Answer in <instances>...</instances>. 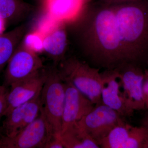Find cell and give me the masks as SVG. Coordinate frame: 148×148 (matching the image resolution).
<instances>
[{"instance_id":"1","label":"cell","mask_w":148,"mask_h":148,"mask_svg":"<svg viewBox=\"0 0 148 148\" xmlns=\"http://www.w3.org/2000/svg\"><path fill=\"white\" fill-rule=\"evenodd\" d=\"M113 5L126 62L139 65L148 59V0Z\"/></svg>"},{"instance_id":"2","label":"cell","mask_w":148,"mask_h":148,"mask_svg":"<svg viewBox=\"0 0 148 148\" xmlns=\"http://www.w3.org/2000/svg\"><path fill=\"white\" fill-rule=\"evenodd\" d=\"M88 34V56L93 64L106 69L126 63L117 28L113 5L95 12Z\"/></svg>"},{"instance_id":"3","label":"cell","mask_w":148,"mask_h":148,"mask_svg":"<svg viewBox=\"0 0 148 148\" xmlns=\"http://www.w3.org/2000/svg\"><path fill=\"white\" fill-rule=\"evenodd\" d=\"M59 71L64 81L73 85L95 106L102 103V75L99 69L71 58L62 61Z\"/></svg>"},{"instance_id":"4","label":"cell","mask_w":148,"mask_h":148,"mask_svg":"<svg viewBox=\"0 0 148 148\" xmlns=\"http://www.w3.org/2000/svg\"><path fill=\"white\" fill-rule=\"evenodd\" d=\"M42 109L51 132L60 136L65 100V82L59 70L48 71L47 78L41 92Z\"/></svg>"},{"instance_id":"5","label":"cell","mask_w":148,"mask_h":148,"mask_svg":"<svg viewBox=\"0 0 148 148\" xmlns=\"http://www.w3.org/2000/svg\"><path fill=\"white\" fill-rule=\"evenodd\" d=\"M53 135L42 109L38 118L12 137L3 135L0 148H45Z\"/></svg>"},{"instance_id":"6","label":"cell","mask_w":148,"mask_h":148,"mask_svg":"<svg viewBox=\"0 0 148 148\" xmlns=\"http://www.w3.org/2000/svg\"><path fill=\"white\" fill-rule=\"evenodd\" d=\"M20 44L7 65L3 85L8 87L44 69L42 61L37 53Z\"/></svg>"},{"instance_id":"7","label":"cell","mask_w":148,"mask_h":148,"mask_svg":"<svg viewBox=\"0 0 148 148\" xmlns=\"http://www.w3.org/2000/svg\"><path fill=\"white\" fill-rule=\"evenodd\" d=\"M123 117L116 111L101 103L95 106L77 123L99 145L114 127L124 121Z\"/></svg>"},{"instance_id":"8","label":"cell","mask_w":148,"mask_h":148,"mask_svg":"<svg viewBox=\"0 0 148 148\" xmlns=\"http://www.w3.org/2000/svg\"><path fill=\"white\" fill-rule=\"evenodd\" d=\"M114 69L119 75L127 107L134 112L145 109L146 107L143 90L144 72L139 65L124 64Z\"/></svg>"},{"instance_id":"9","label":"cell","mask_w":148,"mask_h":148,"mask_svg":"<svg viewBox=\"0 0 148 148\" xmlns=\"http://www.w3.org/2000/svg\"><path fill=\"white\" fill-rule=\"evenodd\" d=\"M102 103L116 111L123 117H130L134 111L127 107L119 75L115 69H106L101 72Z\"/></svg>"},{"instance_id":"10","label":"cell","mask_w":148,"mask_h":148,"mask_svg":"<svg viewBox=\"0 0 148 148\" xmlns=\"http://www.w3.org/2000/svg\"><path fill=\"white\" fill-rule=\"evenodd\" d=\"M48 71L43 69L38 73L10 86L8 108L5 116L17 106L31 101L40 94L47 78Z\"/></svg>"},{"instance_id":"11","label":"cell","mask_w":148,"mask_h":148,"mask_svg":"<svg viewBox=\"0 0 148 148\" xmlns=\"http://www.w3.org/2000/svg\"><path fill=\"white\" fill-rule=\"evenodd\" d=\"M40 94L14 108L6 116L1 127L4 135L13 137L36 119L42 110Z\"/></svg>"},{"instance_id":"12","label":"cell","mask_w":148,"mask_h":148,"mask_svg":"<svg viewBox=\"0 0 148 148\" xmlns=\"http://www.w3.org/2000/svg\"><path fill=\"white\" fill-rule=\"evenodd\" d=\"M65 100L62 131L75 124L92 110L95 105L70 83L64 81Z\"/></svg>"},{"instance_id":"13","label":"cell","mask_w":148,"mask_h":148,"mask_svg":"<svg viewBox=\"0 0 148 148\" xmlns=\"http://www.w3.org/2000/svg\"><path fill=\"white\" fill-rule=\"evenodd\" d=\"M43 2L48 15L64 24L75 20L87 4L85 0H43Z\"/></svg>"},{"instance_id":"14","label":"cell","mask_w":148,"mask_h":148,"mask_svg":"<svg viewBox=\"0 0 148 148\" xmlns=\"http://www.w3.org/2000/svg\"><path fill=\"white\" fill-rule=\"evenodd\" d=\"M64 23L58 22L43 36V51L55 62L63 59L68 44Z\"/></svg>"},{"instance_id":"15","label":"cell","mask_w":148,"mask_h":148,"mask_svg":"<svg viewBox=\"0 0 148 148\" xmlns=\"http://www.w3.org/2000/svg\"><path fill=\"white\" fill-rule=\"evenodd\" d=\"M64 148H98V143L77 123L61 132Z\"/></svg>"},{"instance_id":"16","label":"cell","mask_w":148,"mask_h":148,"mask_svg":"<svg viewBox=\"0 0 148 148\" xmlns=\"http://www.w3.org/2000/svg\"><path fill=\"white\" fill-rule=\"evenodd\" d=\"M24 31V27L20 26L0 34V73L20 44Z\"/></svg>"},{"instance_id":"17","label":"cell","mask_w":148,"mask_h":148,"mask_svg":"<svg viewBox=\"0 0 148 148\" xmlns=\"http://www.w3.org/2000/svg\"><path fill=\"white\" fill-rule=\"evenodd\" d=\"M132 125L124 121L114 127L99 143L100 148H124Z\"/></svg>"},{"instance_id":"18","label":"cell","mask_w":148,"mask_h":148,"mask_svg":"<svg viewBox=\"0 0 148 148\" xmlns=\"http://www.w3.org/2000/svg\"><path fill=\"white\" fill-rule=\"evenodd\" d=\"M32 8L23 0H0V18L5 21H16Z\"/></svg>"},{"instance_id":"19","label":"cell","mask_w":148,"mask_h":148,"mask_svg":"<svg viewBox=\"0 0 148 148\" xmlns=\"http://www.w3.org/2000/svg\"><path fill=\"white\" fill-rule=\"evenodd\" d=\"M148 138V130L144 126H131L124 148H144Z\"/></svg>"},{"instance_id":"20","label":"cell","mask_w":148,"mask_h":148,"mask_svg":"<svg viewBox=\"0 0 148 148\" xmlns=\"http://www.w3.org/2000/svg\"><path fill=\"white\" fill-rule=\"evenodd\" d=\"M23 45L29 50L37 53L43 51V37L37 31L25 37Z\"/></svg>"},{"instance_id":"21","label":"cell","mask_w":148,"mask_h":148,"mask_svg":"<svg viewBox=\"0 0 148 148\" xmlns=\"http://www.w3.org/2000/svg\"><path fill=\"white\" fill-rule=\"evenodd\" d=\"M8 87L3 85H0V121L5 116L8 108Z\"/></svg>"},{"instance_id":"22","label":"cell","mask_w":148,"mask_h":148,"mask_svg":"<svg viewBox=\"0 0 148 148\" xmlns=\"http://www.w3.org/2000/svg\"><path fill=\"white\" fill-rule=\"evenodd\" d=\"M45 148H64L60 136L51 135L48 141Z\"/></svg>"},{"instance_id":"23","label":"cell","mask_w":148,"mask_h":148,"mask_svg":"<svg viewBox=\"0 0 148 148\" xmlns=\"http://www.w3.org/2000/svg\"><path fill=\"white\" fill-rule=\"evenodd\" d=\"M143 94L146 107L148 104V68L144 72V79L143 84Z\"/></svg>"},{"instance_id":"24","label":"cell","mask_w":148,"mask_h":148,"mask_svg":"<svg viewBox=\"0 0 148 148\" xmlns=\"http://www.w3.org/2000/svg\"><path fill=\"white\" fill-rule=\"evenodd\" d=\"M101 1L105 3L106 4L110 5H114L120 4L136 0H101Z\"/></svg>"},{"instance_id":"25","label":"cell","mask_w":148,"mask_h":148,"mask_svg":"<svg viewBox=\"0 0 148 148\" xmlns=\"http://www.w3.org/2000/svg\"><path fill=\"white\" fill-rule=\"evenodd\" d=\"M5 21L2 18H0V34H3L4 29L5 22Z\"/></svg>"},{"instance_id":"26","label":"cell","mask_w":148,"mask_h":148,"mask_svg":"<svg viewBox=\"0 0 148 148\" xmlns=\"http://www.w3.org/2000/svg\"><path fill=\"white\" fill-rule=\"evenodd\" d=\"M142 126L145 127L148 130V116L146 117L143 120V125Z\"/></svg>"},{"instance_id":"27","label":"cell","mask_w":148,"mask_h":148,"mask_svg":"<svg viewBox=\"0 0 148 148\" xmlns=\"http://www.w3.org/2000/svg\"><path fill=\"white\" fill-rule=\"evenodd\" d=\"M144 148H148V138L147 140V142L145 143Z\"/></svg>"},{"instance_id":"28","label":"cell","mask_w":148,"mask_h":148,"mask_svg":"<svg viewBox=\"0 0 148 148\" xmlns=\"http://www.w3.org/2000/svg\"><path fill=\"white\" fill-rule=\"evenodd\" d=\"M85 1L86 2V4L90 2V1H91L92 0H85Z\"/></svg>"},{"instance_id":"29","label":"cell","mask_w":148,"mask_h":148,"mask_svg":"<svg viewBox=\"0 0 148 148\" xmlns=\"http://www.w3.org/2000/svg\"><path fill=\"white\" fill-rule=\"evenodd\" d=\"M1 132V128H0V137H1V136L3 135L2 134Z\"/></svg>"},{"instance_id":"30","label":"cell","mask_w":148,"mask_h":148,"mask_svg":"<svg viewBox=\"0 0 148 148\" xmlns=\"http://www.w3.org/2000/svg\"><path fill=\"white\" fill-rule=\"evenodd\" d=\"M146 108H148V104L147 105V107H146Z\"/></svg>"},{"instance_id":"31","label":"cell","mask_w":148,"mask_h":148,"mask_svg":"<svg viewBox=\"0 0 148 148\" xmlns=\"http://www.w3.org/2000/svg\"><path fill=\"white\" fill-rule=\"evenodd\" d=\"M1 137H0V138H1Z\"/></svg>"}]
</instances>
